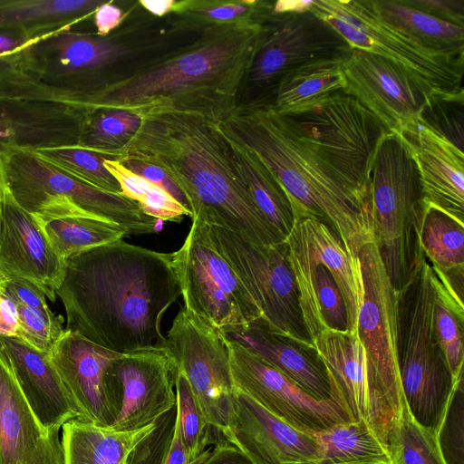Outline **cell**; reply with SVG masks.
Segmentation results:
<instances>
[{"label":"cell","instance_id":"35","mask_svg":"<svg viewBox=\"0 0 464 464\" xmlns=\"http://www.w3.org/2000/svg\"><path fill=\"white\" fill-rule=\"evenodd\" d=\"M315 436L320 444L318 455L301 464L392 462L386 446L362 420L337 424Z\"/></svg>","mask_w":464,"mask_h":464},{"label":"cell","instance_id":"39","mask_svg":"<svg viewBox=\"0 0 464 464\" xmlns=\"http://www.w3.org/2000/svg\"><path fill=\"white\" fill-rule=\"evenodd\" d=\"M141 117L123 110H99L91 113L77 146L114 158L138 130Z\"/></svg>","mask_w":464,"mask_h":464},{"label":"cell","instance_id":"14","mask_svg":"<svg viewBox=\"0 0 464 464\" xmlns=\"http://www.w3.org/2000/svg\"><path fill=\"white\" fill-rule=\"evenodd\" d=\"M227 342L236 391L246 394L276 417L311 435L353 420L343 404L334 400L314 399L238 343L227 336Z\"/></svg>","mask_w":464,"mask_h":464},{"label":"cell","instance_id":"19","mask_svg":"<svg viewBox=\"0 0 464 464\" xmlns=\"http://www.w3.org/2000/svg\"><path fill=\"white\" fill-rule=\"evenodd\" d=\"M133 50L110 36L65 30L50 35L23 54L24 67L45 84L86 92L102 82V73Z\"/></svg>","mask_w":464,"mask_h":464},{"label":"cell","instance_id":"17","mask_svg":"<svg viewBox=\"0 0 464 464\" xmlns=\"http://www.w3.org/2000/svg\"><path fill=\"white\" fill-rule=\"evenodd\" d=\"M346 86L389 132L401 133L415 123L430 93L404 68L377 53L351 48L342 59Z\"/></svg>","mask_w":464,"mask_h":464},{"label":"cell","instance_id":"26","mask_svg":"<svg viewBox=\"0 0 464 464\" xmlns=\"http://www.w3.org/2000/svg\"><path fill=\"white\" fill-rule=\"evenodd\" d=\"M0 346L23 395L46 430L59 431L65 422L78 418L48 353L15 336H0Z\"/></svg>","mask_w":464,"mask_h":464},{"label":"cell","instance_id":"9","mask_svg":"<svg viewBox=\"0 0 464 464\" xmlns=\"http://www.w3.org/2000/svg\"><path fill=\"white\" fill-rule=\"evenodd\" d=\"M310 10L350 45L388 58L431 92L463 90L464 57L428 50L381 19L369 0H313Z\"/></svg>","mask_w":464,"mask_h":464},{"label":"cell","instance_id":"56","mask_svg":"<svg viewBox=\"0 0 464 464\" xmlns=\"http://www.w3.org/2000/svg\"><path fill=\"white\" fill-rule=\"evenodd\" d=\"M175 2V0H140L139 3L150 14L163 16L171 12Z\"/></svg>","mask_w":464,"mask_h":464},{"label":"cell","instance_id":"45","mask_svg":"<svg viewBox=\"0 0 464 464\" xmlns=\"http://www.w3.org/2000/svg\"><path fill=\"white\" fill-rule=\"evenodd\" d=\"M463 374L456 381L436 439L446 464H464Z\"/></svg>","mask_w":464,"mask_h":464},{"label":"cell","instance_id":"21","mask_svg":"<svg viewBox=\"0 0 464 464\" xmlns=\"http://www.w3.org/2000/svg\"><path fill=\"white\" fill-rule=\"evenodd\" d=\"M222 437L256 464H301L316 458L315 435L300 431L237 392Z\"/></svg>","mask_w":464,"mask_h":464},{"label":"cell","instance_id":"31","mask_svg":"<svg viewBox=\"0 0 464 464\" xmlns=\"http://www.w3.org/2000/svg\"><path fill=\"white\" fill-rule=\"evenodd\" d=\"M104 0H0V29L44 39L87 19Z\"/></svg>","mask_w":464,"mask_h":464},{"label":"cell","instance_id":"29","mask_svg":"<svg viewBox=\"0 0 464 464\" xmlns=\"http://www.w3.org/2000/svg\"><path fill=\"white\" fill-rule=\"evenodd\" d=\"M220 128L229 145L236 168L254 204L285 240L295 223L293 208L285 188L254 150L221 121Z\"/></svg>","mask_w":464,"mask_h":464},{"label":"cell","instance_id":"7","mask_svg":"<svg viewBox=\"0 0 464 464\" xmlns=\"http://www.w3.org/2000/svg\"><path fill=\"white\" fill-rule=\"evenodd\" d=\"M0 161L11 195L35 218H92L121 227L127 236L159 231L161 221L143 212L134 200L83 183L31 150H7L0 154Z\"/></svg>","mask_w":464,"mask_h":464},{"label":"cell","instance_id":"27","mask_svg":"<svg viewBox=\"0 0 464 464\" xmlns=\"http://www.w3.org/2000/svg\"><path fill=\"white\" fill-rule=\"evenodd\" d=\"M306 332L313 339L324 330L348 331L347 312L333 275L293 231L285 239Z\"/></svg>","mask_w":464,"mask_h":464},{"label":"cell","instance_id":"32","mask_svg":"<svg viewBox=\"0 0 464 464\" xmlns=\"http://www.w3.org/2000/svg\"><path fill=\"white\" fill-rule=\"evenodd\" d=\"M344 55L314 59L290 71L279 81L269 105L277 113L287 114L344 91Z\"/></svg>","mask_w":464,"mask_h":464},{"label":"cell","instance_id":"2","mask_svg":"<svg viewBox=\"0 0 464 464\" xmlns=\"http://www.w3.org/2000/svg\"><path fill=\"white\" fill-rule=\"evenodd\" d=\"M220 121L197 111L144 115L114 159L140 160L166 171L185 195L191 220L230 229L256 245L285 241L254 204Z\"/></svg>","mask_w":464,"mask_h":464},{"label":"cell","instance_id":"13","mask_svg":"<svg viewBox=\"0 0 464 464\" xmlns=\"http://www.w3.org/2000/svg\"><path fill=\"white\" fill-rule=\"evenodd\" d=\"M192 389L208 424L218 433L233 414L236 388L226 334L182 306L163 343Z\"/></svg>","mask_w":464,"mask_h":464},{"label":"cell","instance_id":"12","mask_svg":"<svg viewBox=\"0 0 464 464\" xmlns=\"http://www.w3.org/2000/svg\"><path fill=\"white\" fill-rule=\"evenodd\" d=\"M347 42L310 8L271 13L264 23L259 43L238 102L270 104L281 78L317 58L343 56Z\"/></svg>","mask_w":464,"mask_h":464},{"label":"cell","instance_id":"54","mask_svg":"<svg viewBox=\"0 0 464 464\" xmlns=\"http://www.w3.org/2000/svg\"><path fill=\"white\" fill-rule=\"evenodd\" d=\"M41 40L33 39L19 31L0 29V56L20 53Z\"/></svg>","mask_w":464,"mask_h":464},{"label":"cell","instance_id":"42","mask_svg":"<svg viewBox=\"0 0 464 464\" xmlns=\"http://www.w3.org/2000/svg\"><path fill=\"white\" fill-rule=\"evenodd\" d=\"M416 121L464 152V90L430 93Z\"/></svg>","mask_w":464,"mask_h":464},{"label":"cell","instance_id":"53","mask_svg":"<svg viewBox=\"0 0 464 464\" xmlns=\"http://www.w3.org/2000/svg\"><path fill=\"white\" fill-rule=\"evenodd\" d=\"M19 319L17 306L0 282V336H17Z\"/></svg>","mask_w":464,"mask_h":464},{"label":"cell","instance_id":"41","mask_svg":"<svg viewBox=\"0 0 464 464\" xmlns=\"http://www.w3.org/2000/svg\"><path fill=\"white\" fill-rule=\"evenodd\" d=\"M33 152L48 164L83 183L107 192L121 191L118 181L103 164L107 156L77 145L44 148Z\"/></svg>","mask_w":464,"mask_h":464},{"label":"cell","instance_id":"49","mask_svg":"<svg viewBox=\"0 0 464 464\" xmlns=\"http://www.w3.org/2000/svg\"><path fill=\"white\" fill-rule=\"evenodd\" d=\"M1 285L14 303L44 312L52 311L47 304L44 292L33 282L24 278L10 277L3 280Z\"/></svg>","mask_w":464,"mask_h":464},{"label":"cell","instance_id":"15","mask_svg":"<svg viewBox=\"0 0 464 464\" xmlns=\"http://www.w3.org/2000/svg\"><path fill=\"white\" fill-rule=\"evenodd\" d=\"M175 367L164 345L120 353L108 365L105 382L116 412L110 427L132 430L149 425L177 404Z\"/></svg>","mask_w":464,"mask_h":464},{"label":"cell","instance_id":"47","mask_svg":"<svg viewBox=\"0 0 464 464\" xmlns=\"http://www.w3.org/2000/svg\"><path fill=\"white\" fill-rule=\"evenodd\" d=\"M177 404L158 420L149 433L130 453L128 464H163L172 439Z\"/></svg>","mask_w":464,"mask_h":464},{"label":"cell","instance_id":"23","mask_svg":"<svg viewBox=\"0 0 464 464\" xmlns=\"http://www.w3.org/2000/svg\"><path fill=\"white\" fill-rule=\"evenodd\" d=\"M59 431L34 415L0 346V464H64Z\"/></svg>","mask_w":464,"mask_h":464},{"label":"cell","instance_id":"30","mask_svg":"<svg viewBox=\"0 0 464 464\" xmlns=\"http://www.w3.org/2000/svg\"><path fill=\"white\" fill-rule=\"evenodd\" d=\"M157 420L132 430L71 420L62 426L64 464H128L130 453L153 430Z\"/></svg>","mask_w":464,"mask_h":464},{"label":"cell","instance_id":"36","mask_svg":"<svg viewBox=\"0 0 464 464\" xmlns=\"http://www.w3.org/2000/svg\"><path fill=\"white\" fill-rule=\"evenodd\" d=\"M35 219L63 260L84 249L128 237L121 227L92 218L62 217Z\"/></svg>","mask_w":464,"mask_h":464},{"label":"cell","instance_id":"25","mask_svg":"<svg viewBox=\"0 0 464 464\" xmlns=\"http://www.w3.org/2000/svg\"><path fill=\"white\" fill-rule=\"evenodd\" d=\"M225 334L285 375L314 399L334 400L345 406L314 346L272 332L257 322Z\"/></svg>","mask_w":464,"mask_h":464},{"label":"cell","instance_id":"46","mask_svg":"<svg viewBox=\"0 0 464 464\" xmlns=\"http://www.w3.org/2000/svg\"><path fill=\"white\" fill-rule=\"evenodd\" d=\"M15 304L19 319L16 337L35 349L49 353L64 332L63 318L55 315L52 311L44 312L21 304L15 303Z\"/></svg>","mask_w":464,"mask_h":464},{"label":"cell","instance_id":"48","mask_svg":"<svg viewBox=\"0 0 464 464\" xmlns=\"http://www.w3.org/2000/svg\"><path fill=\"white\" fill-rule=\"evenodd\" d=\"M118 160L131 172L165 190L180 205L190 211L185 195L162 169L154 164L131 159H121Z\"/></svg>","mask_w":464,"mask_h":464},{"label":"cell","instance_id":"18","mask_svg":"<svg viewBox=\"0 0 464 464\" xmlns=\"http://www.w3.org/2000/svg\"><path fill=\"white\" fill-rule=\"evenodd\" d=\"M363 277V297L356 331L374 374L390 401L401 409L403 397L398 365V298L375 242L358 254Z\"/></svg>","mask_w":464,"mask_h":464},{"label":"cell","instance_id":"8","mask_svg":"<svg viewBox=\"0 0 464 464\" xmlns=\"http://www.w3.org/2000/svg\"><path fill=\"white\" fill-rule=\"evenodd\" d=\"M277 114L301 145L371 198L372 163L382 137L389 131L354 97L342 91L299 111Z\"/></svg>","mask_w":464,"mask_h":464},{"label":"cell","instance_id":"50","mask_svg":"<svg viewBox=\"0 0 464 464\" xmlns=\"http://www.w3.org/2000/svg\"><path fill=\"white\" fill-rule=\"evenodd\" d=\"M436 18L464 27V0H406Z\"/></svg>","mask_w":464,"mask_h":464},{"label":"cell","instance_id":"1","mask_svg":"<svg viewBox=\"0 0 464 464\" xmlns=\"http://www.w3.org/2000/svg\"><path fill=\"white\" fill-rule=\"evenodd\" d=\"M56 295L65 330L125 353L163 343L162 318L181 291L172 253L120 239L64 259Z\"/></svg>","mask_w":464,"mask_h":464},{"label":"cell","instance_id":"22","mask_svg":"<svg viewBox=\"0 0 464 464\" xmlns=\"http://www.w3.org/2000/svg\"><path fill=\"white\" fill-rule=\"evenodd\" d=\"M78 413V420L111 427L116 412L108 394L105 372L120 353L65 330L48 353Z\"/></svg>","mask_w":464,"mask_h":464},{"label":"cell","instance_id":"44","mask_svg":"<svg viewBox=\"0 0 464 464\" xmlns=\"http://www.w3.org/2000/svg\"><path fill=\"white\" fill-rule=\"evenodd\" d=\"M463 324L464 315L459 314L436 289L435 332L455 381L463 374Z\"/></svg>","mask_w":464,"mask_h":464},{"label":"cell","instance_id":"10","mask_svg":"<svg viewBox=\"0 0 464 464\" xmlns=\"http://www.w3.org/2000/svg\"><path fill=\"white\" fill-rule=\"evenodd\" d=\"M214 248L227 262L257 306L265 328L314 346L304 324L285 241L256 245L223 227L207 225Z\"/></svg>","mask_w":464,"mask_h":464},{"label":"cell","instance_id":"58","mask_svg":"<svg viewBox=\"0 0 464 464\" xmlns=\"http://www.w3.org/2000/svg\"><path fill=\"white\" fill-rule=\"evenodd\" d=\"M5 277L3 276V274L0 272V282H2L3 280H5Z\"/></svg>","mask_w":464,"mask_h":464},{"label":"cell","instance_id":"52","mask_svg":"<svg viewBox=\"0 0 464 464\" xmlns=\"http://www.w3.org/2000/svg\"><path fill=\"white\" fill-rule=\"evenodd\" d=\"M93 21L99 36H109L111 31L117 28L124 18L122 10L113 5L111 1H106L93 13Z\"/></svg>","mask_w":464,"mask_h":464},{"label":"cell","instance_id":"38","mask_svg":"<svg viewBox=\"0 0 464 464\" xmlns=\"http://www.w3.org/2000/svg\"><path fill=\"white\" fill-rule=\"evenodd\" d=\"M103 164L118 181L120 194L137 202L147 215L160 221L179 222L185 216L191 218L188 209L169 193L131 172L114 158L106 157Z\"/></svg>","mask_w":464,"mask_h":464},{"label":"cell","instance_id":"20","mask_svg":"<svg viewBox=\"0 0 464 464\" xmlns=\"http://www.w3.org/2000/svg\"><path fill=\"white\" fill-rule=\"evenodd\" d=\"M64 260L51 246L35 218L11 195L0 161V272L5 278H24L55 300Z\"/></svg>","mask_w":464,"mask_h":464},{"label":"cell","instance_id":"43","mask_svg":"<svg viewBox=\"0 0 464 464\" xmlns=\"http://www.w3.org/2000/svg\"><path fill=\"white\" fill-rule=\"evenodd\" d=\"M177 418L189 464L198 459L212 441V427L207 421L188 381L180 372L174 373Z\"/></svg>","mask_w":464,"mask_h":464},{"label":"cell","instance_id":"40","mask_svg":"<svg viewBox=\"0 0 464 464\" xmlns=\"http://www.w3.org/2000/svg\"><path fill=\"white\" fill-rule=\"evenodd\" d=\"M386 448L392 464H446L436 434L413 420L404 401Z\"/></svg>","mask_w":464,"mask_h":464},{"label":"cell","instance_id":"57","mask_svg":"<svg viewBox=\"0 0 464 464\" xmlns=\"http://www.w3.org/2000/svg\"><path fill=\"white\" fill-rule=\"evenodd\" d=\"M15 149L14 135L0 109V154Z\"/></svg>","mask_w":464,"mask_h":464},{"label":"cell","instance_id":"24","mask_svg":"<svg viewBox=\"0 0 464 464\" xmlns=\"http://www.w3.org/2000/svg\"><path fill=\"white\" fill-rule=\"evenodd\" d=\"M399 134L416 162L425 209L436 208L464 225V152L417 121Z\"/></svg>","mask_w":464,"mask_h":464},{"label":"cell","instance_id":"11","mask_svg":"<svg viewBox=\"0 0 464 464\" xmlns=\"http://www.w3.org/2000/svg\"><path fill=\"white\" fill-rule=\"evenodd\" d=\"M184 307L224 333L261 320V314L227 262L214 248L204 223L192 220L172 253Z\"/></svg>","mask_w":464,"mask_h":464},{"label":"cell","instance_id":"5","mask_svg":"<svg viewBox=\"0 0 464 464\" xmlns=\"http://www.w3.org/2000/svg\"><path fill=\"white\" fill-rule=\"evenodd\" d=\"M374 242L396 292L414 278L425 259L420 232L425 215L420 173L403 137L386 132L370 170Z\"/></svg>","mask_w":464,"mask_h":464},{"label":"cell","instance_id":"34","mask_svg":"<svg viewBox=\"0 0 464 464\" xmlns=\"http://www.w3.org/2000/svg\"><path fill=\"white\" fill-rule=\"evenodd\" d=\"M273 2L265 0H180L168 14L169 31L203 32L238 24H264Z\"/></svg>","mask_w":464,"mask_h":464},{"label":"cell","instance_id":"6","mask_svg":"<svg viewBox=\"0 0 464 464\" xmlns=\"http://www.w3.org/2000/svg\"><path fill=\"white\" fill-rule=\"evenodd\" d=\"M435 304L432 271L425 258L412 281L399 293L398 365L409 414L436 434L456 381L437 339Z\"/></svg>","mask_w":464,"mask_h":464},{"label":"cell","instance_id":"33","mask_svg":"<svg viewBox=\"0 0 464 464\" xmlns=\"http://www.w3.org/2000/svg\"><path fill=\"white\" fill-rule=\"evenodd\" d=\"M369 3L381 19L424 48L464 57V27L422 12L406 0H369Z\"/></svg>","mask_w":464,"mask_h":464},{"label":"cell","instance_id":"16","mask_svg":"<svg viewBox=\"0 0 464 464\" xmlns=\"http://www.w3.org/2000/svg\"><path fill=\"white\" fill-rule=\"evenodd\" d=\"M313 345L353 420H363L386 446L401 409L380 386L357 331L324 330Z\"/></svg>","mask_w":464,"mask_h":464},{"label":"cell","instance_id":"4","mask_svg":"<svg viewBox=\"0 0 464 464\" xmlns=\"http://www.w3.org/2000/svg\"><path fill=\"white\" fill-rule=\"evenodd\" d=\"M221 123L273 171L289 198L295 220L309 218L324 223L356 256L374 241L371 198L301 145L269 104L238 102Z\"/></svg>","mask_w":464,"mask_h":464},{"label":"cell","instance_id":"59","mask_svg":"<svg viewBox=\"0 0 464 464\" xmlns=\"http://www.w3.org/2000/svg\"><path fill=\"white\" fill-rule=\"evenodd\" d=\"M377 464H392V462H390V463H377Z\"/></svg>","mask_w":464,"mask_h":464},{"label":"cell","instance_id":"51","mask_svg":"<svg viewBox=\"0 0 464 464\" xmlns=\"http://www.w3.org/2000/svg\"><path fill=\"white\" fill-rule=\"evenodd\" d=\"M190 464H256L239 449L227 441L219 440L216 445L206 450Z\"/></svg>","mask_w":464,"mask_h":464},{"label":"cell","instance_id":"28","mask_svg":"<svg viewBox=\"0 0 464 464\" xmlns=\"http://www.w3.org/2000/svg\"><path fill=\"white\" fill-rule=\"evenodd\" d=\"M291 231L333 275L345 304L348 332H356L364 291L359 256L349 251L336 233L319 220L309 218L295 219Z\"/></svg>","mask_w":464,"mask_h":464},{"label":"cell","instance_id":"3","mask_svg":"<svg viewBox=\"0 0 464 464\" xmlns=\"http://www.w3.org/2000/svg\"><path fill=\"white\" fill-rule=\"evenodd\" d=\"M263 26L207 29L192 44L87 92L88 110H123L140 117L162 111H197L222 121L239 102Z\"/></svg>","mask_w":464,"mask_h":464},{"label":"cell","instance_id":"37","mask_svg":"<svg viewBox=\"0 0 464 464\" xmlns=\"http://www.w3.org/2000/svg\"><path fill=\"white\" fill-rule=\"evenodd\" d=\"M420 246L433 269L448 272L464 267V225L436 208L425 209Z\"/></svg>","mask_w":464,"mask_h":464},{"label":"cell","instance_id":"55","mask_svg":"<svg viewBox=\"0 0 464 464\" xmlns=\"http://www.w3.org/2000/svg\"><path fill=\"white\" fill-rule=\"evenodd\" d=\"M163 464H189L178 418H176L172 439Z\"/></svg>","mask_w":464,"mask_h":464}]
</instances>
